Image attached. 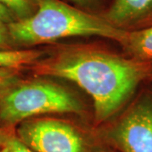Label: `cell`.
Returning <instances> with one entry per match:
<instances>
[{
	"label": "cell",
	"instance_id": "obj_1",
	"mask_svg": "<svg viewBox=\"0 0 152 152\" xmlns=\"http://www.w3.org/2000/svg\"><path fill=\"white\" fill-rule=\"evenodd\" d=\"M43 75L75 83L92 98L98 121L113 116L130 97L146 75L131 60L96 50L65 52L39 65Z\"/></svg>",
	"mask_w": 152,
	"mask_h": 152
},
{
	"label": "cell",
	"instance_id": "obj_2",
	"mask_svg": "<svg viewBox=\"0 0 152 152\" xmlns=\"http://www.w3.org/2000/svg\"><path fill=\"white\" fill-rule=\"evenodd\" d=\"M37 10L31 16L7 25L11 42L20 45L51 42L69 37L96 36L124 40L127 31L116 27L105 18L87 14L59 0H34Z\"/></svg>",
	"mask_w": 152,
	"mask_h": 152
},
{
	"label": "cell",
	"instance_id": "obj_3",
	"mask_svg": "<svg viewBox=\"0 0 152 152\" xmlns=\"http://www.w3.org/2000/svg\"><path fill=\"white\" fill-rule=\"evenodd\" d=\"M80 110L81 105L72 94L49 82L17 84L0 95V119L8 124L40 114Z\"/></svg>",
	"mask_w": 152,
	"mask_h": 152
},
{
	"label": "cell",
	"instance_id": "obj_4",
	"mask_svg": "<svg viewBox=\"0 0 152 152\" xmlns=\"http://www.w3.org/2000/svg\"><path fill=\"white\" fill-rule=\"evenodd\" d=\"M18 138L34 152H82L83 140L70 125L56 119L26 121Z\"/></svg>",
	"mask_w": 152,
	"mask_h": 152
},
{
	"label": "cell",
	"instance_id": "obj_5",
	"mask_svg": "<svg viewBox=\"0 0 152 152\" xmlns=\"http://www.w3.org/2000/svg\"><path fill=\"white\" fill-rule=\"evenodd\" d=\"M123 152H152V102L144 100L130 109L112 131Z\"/></svg>",
	"mask_w": 152,
	"mask_h": 152
},
{
	"label": "cell",
	"instance_id": "obj_6",
	"mask_svg": "<svg viewBox=\"0 0 152 152\" xmlns=\"http://www.w3.org/2000/svg\"><path fill=\"white\" fill-rule=\"evenodd\" d=\"M152 15V0H114L105 19L116 27L130 26Z\"/></svg>",
	"mask_w": 152,
	"mask_h": 152
},
{
	"label": "cell",
	"instance_id": "obj_7",
	"mask_svg": "<svg viewBox=\"0 0 152 152\" xmlns=\"http://www.w3.org/2000/svg\"><path fill=\"white\" fill-rule=\"evenodd\" d=\"M121 44L138 58L152 59V26L136 31H127Z\"/></svg>",
	"mask_w": 152,
	"mask_h": 152
},
{
	"label": "cell",
	"instance_id": "obj_8",
	"mask_svg": "<svg viewBox=\"0 0 152 152\" xmlns=\"http://www.w3.org/2000/svg\"><path fill=\"white\" fill-rule=\"evenodd\" d=\"M41 53L32 50H0V67L18 70L32 64Z\"/></svg>",
	"mask_w": 152,
	"mask_h": 152
},
{
	"label": "cell",
	"instance_id": "obj_9",
	"mask_svg": "<svg viewBox=\"0 0 152 152\" xmlns=\"http://www.w3.org/2000/svg\"><path fill=\"white\" fill-rule=\"evenodd\" d=\"M0 3L6 6L17 20L26 19L35 12L34 0H0Z\"/></svg>",
	"mask_w": 152,
	"mask_h": 152
},
{
	"label": "cell",
	"instance_id": "obj_10",
	"mask_svg": "<svg viewBox=\"0 0 152 152\" xmlns=\"http://www.w3.org/2000/svg\"><path fill=\"white\" fill-rule=\"evenodd\" d=\"M17 70L0 67V95L17 85Z\"/></svg>",
	"mask_w": 152,
	"mask_h": 152
},
{
	"label": "cell",
	"instance_id": "obj_11",
	"mask_svg": "<svg viewBox=\"0 0 152 152\" xmlns=\"http://www.w3.org/2000/svg\"><path fill=\"white\" fill-rule=\"evenodd\" d=\"M0 152H34L15 136L6 135Z\"/></svg>",
	"mask_w": 152,
	"mask_h": 152
},
{
	"label": "cell",
	"instance_id": "obj_12",
	"mask_svg": "<svg viewBox=\"0 0 152 152\" xmlns=\"http://www.w3.org/2000/svg\"><path fill=\"white\" fill-rule=\"evenodd\" d=\"M11 40L7 29V25L0 23V50H10Z\"/></svg>",
	"mask_w": 152,
	"mask_h": 152
},
{
	"label": "cell",
	"instance_id": "obj_13",
	"mask_svg": "<svg viewBox=\"0 0 152 152\" xmlns=\"http://www.w3.org/2000/svg\"><path fill=\"white\" fill-rule=\"evenodd\" d=\"M16 20V17L14 15V14L6 6L0 3V23L8 25Z\"/></svg>",
	"mask_w": 152,
	"mask_h": 152
},
{
	"label": "cell",
	"instance_id": "obj_14",
	"mask_svg": "<svg viewBox=\"0 0 152 152\" xmlns=\"http://www.w3.org/2000/svg\"><path fill=\"white\" fill-rule=\"evenodd\" d=\"M69 1H72L75 4H80V5H88L92 2V0H69Z\"/></svg>",
	"mask_w": 152,
	"mask_h": 152
},
{
	"label": "cell",
	"instance_id": "obj_15",
	"mask_svg": "<svg viewBox=\"0 0 152 152\" xmlns=\"http://www.w3.org/2000/svg\"><path fill=\"white\" fill-rule=\"evenodd\" d=\"M5 137L6 135L4 134V132L1 130V129H0V150H1V147L3 145V143L4 141Z\"/></svg>",
	"mask_w": 152,
	"mask_h": 152
}]
</instances>
